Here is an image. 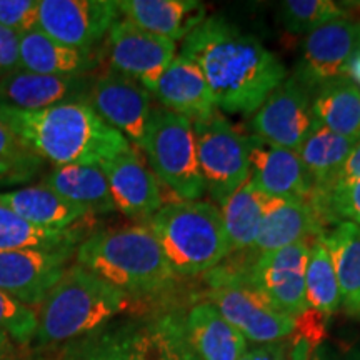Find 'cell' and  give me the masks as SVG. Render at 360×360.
I'll return each mask as SVG.
<instances>
[{
  "instance_id": "obj_1",
  "label": "cell",
  "mask_w": 360,
  "mask_h": 360,
  "mask_svg": "<svg viewBox=\"0 0 360 360\" xmlns=\"http://www.w3.org/2000/svg\"><path fill=\"white\" fill-rule=\"evenodd\" d=\"M180 56L202 70L215 107L231 114H254L287 75L276 53L222 17L197 25L184 39Z\"/></svg>"
},
{
  "instance_id": "obj_2",
  "label": "cell",
  "mask_w": 360,
  "mask_h": 360,
  "mask_svg": "<svg viewBox=\"0 0 360 360\" xmlns=\"http://www.w3.org/2000/svg\"><path fill=\"white\" fill-rule=\"evenodd\" d=\"M0 122L32 154L53 165H102L132 148L87 102L60 103L42 110L0 105Z\"/></svg>"
},
{
  "instance_id": "obj_3",
  "label": "cell",
  "mask_w": 360,
  "mask_h": 360,
  "mask_svg": "<svg viewBox=\"0 0 360 360\" xmlns=\"http://www.w3.org/2000/svg\"><path fill=\"white\" fill-rule=\"evenodd\" d=\"M77 264L132 297H160L177 277L164 250L146 225L96 232L84 238Z\"/></svg>"
},
{
  "instance_id": "obj_4",
  "label": "cell",
  "mask_w": 360,
  "mask_h": 360,
  "mask_svg": "<svg viewBox=\"0 0 360 360\" xmlns=\"http://www.w3.org/2000/svg\"><path fill=\"white\" fill-rule=\"evenodd\" d=\"M130 305V297L89 272L82 265L67 267L40 304L34 347H58L92 334Z\"/></svg>"
},
{
  "instance_id": "obj_5",
  "label": "cell",
  "mask_w": 360,
  "mask_h": 360,
  "mask_svg": "<svg viewBox=\"0 0 360 360\" xmlns=\"http://www.w3.org/2000/svg\"><path fill=\"white\" fill-rule=\"evenodd\" d=\"M148 224L177 278L210 272L232 254L219 207L210 202H169Z\"/></svg>"
},
{
  "instance_id": "obj_6",
  "label": "cell",
  "mask_w": 360,
  "mask_h": 360,
  "mask_svg": "<svg viewBox=\"0 0 360 360\" xmlns=\"http://www.w3.org/2000/svg\"><path fill=\"white\" fill-rule=\"evenodd\" d=\"M249 262L225 264L205 274V300L236 327L245 340L254 344H272L289 339L295 319L278 312L252 282Z\"/></svg>"
},
{
  "instance_id": "obj_7",
  "label": "cell",
  "mask_w": 360,
  "mask_h": 360,
  "mask_svg": "<svg viewBox=\"0 0 360 360\" xmlns=\"http://www.w3.org/2000/svg\"><path fill=\"white\" fill-rule=\"evenodd\" d=\"M152 172L175 199L199 200L205 192L197 160L193 125L184 115L157 105L150 112L141 147Z\"/></svg>"
},
{
  "instance_id": "obj_8",
  "label": "cell",
  "mask_w": 360,
  "mask_h": 360,
  "mask_svg": "<svg viewBox=\"0 0 360 360\" xmlns=\"http://www.w3.org/2000/svg\"><path fill=\"white\" fill-rule=\"evenodd\" d=\"M109 360H197L188 347L184 315L160 310L101 328Z\"/></svg>"
},
{
  "instance_id": "obj_9",
  "label": "cell",
  "mask_w": 360,
  "mask_h": 360,
  "mask_svg": "<svg viewBox=\"0 0 360 360\" xmlns=\"http://www.w3.org/2000/svg\"><path fill=\"white\" fill-rule=\"evenodd\" d=\"M197 160L205 191L220 205L249 180L250 162L247 137L237 132L219 112L192 122Z\"/></svg>"
},
{
  "instance_id": "obj_10",
  "label": "cell",
  "mask_w": 360,
  "mask_h": 360,
  "mask_svg": "<svg viewBox=\"0 0 360 360\" xmlns=\"http://www.w3.org/2000/svg\"><path fill=\"white\" fill-rule=\"evenodd\" d=\"M112 0H39L37 27L57 42L92 51L119 20Z\"/></svg>"
},
{
  "instance_id": "obj_11",
  "label": "cell",
  "mask_w": 360,
  "mask_h": 360,
  "mask_svg": "<svg viewBox=\"0 0 360 360\" xmlns=\"http://www.w3.org/2000/svg\"><path fill=\"white\" fill-rule=\"evenodd\" d=\"M360 51V20L344 17L307 34L294 77L310 92L345 77L350 58Z\"/></svg>"
},
{
  "instance_id": "obj_12",
  "label": "cell",
  "mask_w": 360,
  "mask_h": 360,
  "mask_svg": "<svg viewBox=\"0 0 360 360\" xmlns=\"http://www.w3.org/2000/svg\"><path fill=\"white\" fill-rule=\"evenodd\" d=\"M87 103L129 143L142 147L154 105L152 94L141 82L115 70L103 72L90 85Z\"/></svg>"
},
{
  "instance_id": "obj_13",
  "label": "cell",
  "mask_w": 360,
  "mask_h": 360,
  "mask_svg": "<svg viewBox=\"0 0 360 360\" xmlns=\"http://www.w3.org/2000/svg\"><path fill=\"white\" fill-rule=\"evenodd\" d=\"M312 98L310 90L295 77L277 85L250 120L252 135L297 152L312 127Z\"/></svg>"
},
{
  "instance_id": "obj_14",
  "label": "cell",
  "mask_w": 360,
  "mask_h": 360,
  "mask_svg": "<svg viewBox=\"0 0 360 360\" xmlns=\"http://www.w3.org/2000/svg\"><path fill=\"white\" fill-rule=\"evenodd\" d=\"M312 240L315 238L297 242L257 257L250 255L252 282L278 312L294 319L309 309L305 299V265Z\"/></svg>"
},
{
  "instance_id": "obj_15",
  "label": "cell",
  "mask_w": 360,
  "mask_h": 360,
  "mask_svg": "<svg viewBox=\"0 0 360 360\" xmlns=\"http://www.w3.org/2000/svg\"><path fill=\"white\" fill-rule=\"evenodd\" d=\"M110 70L137 80L152 92L157 80L175 58V42L150 34L129 20H117L107 34Z\"/></svg>"
},
{
  "instance_id": "obj_16",
  "label": "cell",
  "mask_w": 360,
  "mask_h": 360,
  "mask_svg": "<svg viewBox=\"0 0 360 360\" xmlns=\"http://www.w3.org/2000/svg\"><path fill=\"white\" fill-rule=\"evenodd\" d=\"M72 249L0 250V290L27 307L40 305L67 270Z\"/></svg>"
},
{
  "instance_id": "obj_17",
  "label": "cell",
  "mask_w": 360,
  "mask_h": 360,
  "mask_svg": "<svg viewBox=\"0 0 360 360\" xmlns=\"http://www.w3.org/2000/svg\"><path fill=\"white\" fill-rule=\"evenodd\" d=\"M115 210L129 219L150 220L164 205L159 180L135 148L103 162Z\"/></svg>"
},
{
  "instance_id": "obj_18",
  "label": "cell",
  "mask_w": 360,
  "mask_h": 360,
  "mask_svg": "<svg viewBox=\"0 0 360 360\" xmlns=\"http://www.w3.org/2000/svg\"><path fill=\"white\" fill-rule=\"evenodd\" d=\"M249 182L267 197L310 199L312 184L297 152L282 148L249 135Z\"/></svg>"
},
{
  "instance_id": "obj_19",
  "label": "cell",
  "mask_w": 360,
  "mask_h": 360,
  "mask_svg": "<svg viewBox=\"0 0 360 360\" xmlns=\"http://www.w3.org/2000/svg\"><path fill=\"white\" fill-rule=\"evenodd\" d=\"M326 231L327 225L310 199L269 197L259 236L249 255L257 257L297 242L317 238Z\"/></svg>"
},
{
  "instance_id": "obj_20",
  "label": "cell",
  "mask_w": 360,
  "mask_h": 360,
  "mask_svg": "<svg viewBox=\"0 0 360 360\" xmlns=\"http://www.w3.org/2000/svg\"><path fill=\"white\" fill-rule=\"evenodd\" d=\"M90 85L84 77H58L17 69L0 79V105L42 110L69 102H87Z\"/></svg>"
},
{
  "instance_id": "obj_21",
  "label": "cell",
  "mask_w": 360,
  "mask_h": 360,
  "mask_svg": "<svg viewBox=\"0 0 360 360\" xmlns=\"http://www.w3.org/2000/svg\"><path fill=\"white\" fill-rule=\"evenodd\" d=\"M164 109L184 115L191 122L204 120L215 112L214 94L191 58L175 56L152 89Z\"/></svg>"
},
{
  "instance_id": "obj_22",
  "label": "cell",
  "mask_w": 360,
  "mask_h": 360,
  "mask_svg": "<svg viewBox=\"0 0 360 360\" xmlns=\"http://www.w3.org/2000/svg\"><path fill=\"white\" fill-rule=\"evenodd\" d=\"M184 330L197 360H240L249 347L245 337L207 300L193 304L187 310Z\"/></svg>"
},
{
  "instance_id": "obj_23",
  "label": "cell",
  "mask_w": 360,
  "mask_h": 360,
  "mask_svg": "<svg viewBox=\"0 0 360 360\" xmlns=\"http://www.w3.org/2000/svg\"><path fill=\"white\" fill-rule=\"evenodd\" d=\"M125 20L172 42L186 39L205 20L207 8L199 0H119Z\"/></svg>"
},
{
  "instance_id": "obj_24",
  "label": "cell",
  "mask_w": 360,
  "mask_h": 360,
  "mask_svg": "<svg viewBox=\"0 0 360 360\" xmlns=\"http://www.w3.org/2000/svg\"><path fill=\"white\" fill-rule=\"evenodd\" d=\"M98 64L94 51H79L64 45L39 27L20 35V69L58 77H82Z\"/></svg>"
},
{
  "instance_id": "obj_25",
  "label": "cell",
  "mask_w": 360,
  "mask_h": 360,
  "mask_svg": "<svg viewBox=\"0 0 360 360\" xmlns=\"http://www.w3.org/2000/svg\"><path fill=\"white\" fill-rule=\"evenodd\" d=\"M0 205L20 215L27 222L44 229H70L92 215L87 209L65 200L51 188L30 186L0 192Z\"/></svg>"
},
{
  "instance_id": "obj_26",
  "label": "cell",
  "mask_w": 360,
  "mask_h": 360,
  "mask_svg": "<svg viewBox=\"0 0 360 360\" xmlns=\"http://www.w3.org/2000/svg\"><path fill=\"white\" fill-rule=\"evenodd\" d=\"M40 186L84 207L92 215L115 212L109 182L101 165H56L44 175Z\"/></svg>"
},
{
  "instance_id": "obj_27",
  "label": "cell",
  "mask_w": 360,
  "mask_h": 360,
  "mask_svg": "<svg viewBox=\"0 0 360 360\" xmlns=\"http://www.w3.org/2000/svg\"><path fill=\"white\" fill-rule=\"evenodd\" d=\"M339 282L340 307L350 317L360 319V227L339 222L322 233Z\"/></svg>"
},
{
  "instance_id": "obj_28",
  "label": "cell",
  "mask_w": 360,
  "mask_h": 360,
  "mask_svg": "<svg viewBox=\"0 0 360 360\" xmlns=\"http://www.w3.org/2000/svg\"><path fill=\"white\" fill-rule=\"evenodd\" d=\"M312 115L332 132L360 141V89L347 77L321 85L312 98Z\"/></svg>"
},
{
  "instance_id": "obj_29",
  "label": "cell",
  "mask_w": 360,
  "mask_h": 360,
  "mask_svg": "<svg viewBox=\"0 0 360 360\" xmlns=\"http://www.w3.org/2000/svg\"><path fill=\"white\" fill-rule=\"evenodd\" d=\"M357 142L342 137L314 120L307 137L297 150L305 174L312 184V193L327 186Z\"/></svg>"
},
{
  "instance_id": "obj_30",
  "label": "cell",
  "mask_w": 360,
  "mask_h": 360,
  "mask_svg": "<svg viewBox=\"0 0 360 360\" xmlns=\"http://www.w3.org/2000/svg\"><path fill=\"white\" fill-rule=\"evenodd\" d=\"M269 197L247 182L220 204V215L232 252L245 254L254 249Z\"/></svg>"
},
{
  "instance_id": "obj_31",
  "label": "cell",
  "mask_w": 360,
  "mask_h": 360,
  "mask_svg": "<svg viewBox=\"0 0 360 360\" xmlns=\"http://www.w3.org/2000/svg\"><path fill=\"white\" fill-rule=\"evenodd\" d=\"M82 231L70 229H44L27 222L13 210L0 205V250H74L80 244Z\"/></svg>"
},
{
  "instance_id": "obj_32",
  "label": "cell",
  "mask_w": 360,
  "mask_h": 360,
  "mask_svg": "<svg viewBox=\"0 0 360 360\" xmlns=\"http://www.w3.org/2000/svg\"><path fill=\"white\" fill-rule=\"evenodd\" d=\"M305 299L309 309L330 317L340 309V289L322 236L312 240L305 265Z\"/></svg>"
},
{
  "instance_id": "obj_33",
  "label": "cell",
  "mask_w": 360,
  "mask_h": 360,
  "mask_svg": "<svg viewBox=\"0 0 360 360\" xmlns=\"http://www.w3.org/2000/svg\"><path fill=\"white\" fill-rule=\"evenodd\" d=\"M344 17H349L347 11L332 0H285L278 6V20L294 34H309Z\"/></svg>"
},
{
  "instance_id": "obj_34",
  "label": "cell",
  "mask_w": 360,
  "mask_h": 360,
  "mask_svg": "<svg viewBox=\"0 0 360 360\" xmlns=\"http://www.w3.org/2000/svg\"><path fill=\"white\" fill-rule=\"evenodd\" d=\"M310 200L327 227L339 222H350L360 227V179L326 193L310 195Z\"/></svg>"
},
{
  "instance_id": "obj_35",
  "label": "cell",
  "mask_w": 360,
  "mask_h": 360,
  "mask_svg": "<svg viewBox=\"0 0 360 360\" xmlns=\"http://www.w3.org/2000/svg\"><path fill=\"white\" fill-rule=\"evenodd\" d=\"M37 330V312L0 290V332L13 344H32Z\"/></svg>"
},
{
  "instance_id": "obj_36",
  "label": "cell",
  "mask_w": 360,
  "mask_h": 360,
  "mask_svg": "<svg viewBox=\"0 0 360 360\" xmlns=\"http://www.w3.org/2000/svg\"><path fill=\"white\" fill-rule=\"evenodd\" d=\"M39 0H0V25L15 34H25L37 27Z\"/></svg>"
},
{
  "instance_id": "obj_37",
  "label": "cell",
  "mask_w": 360,
  "mask_h": 360,
  "mask_svg": "<svg viewBox=\"0 0 360 360\" xmlns=\"http://www.w3.org/2000/svg\"><path fill=\"white\" fill-rule=\"evenodd\" d=\"M0 162L32 169H40L44 164L4 122H0Z\"/></svg>"
},
{
  "instance_id": "obj_38",
  "label": "cell",
  "mask_w": 360,
  "mask_h": 360,
  "mask_svg": "<svg viewBox=\"0 0 360 360\" xmlns=\"http://www.w3.org/2000/svg\"><path fill=\"white\" fill-rule=\"evenodd\" d=\"M47 360H109L101 328L82 339L62 345L56 357Z\"/></svg>"
},
{
  "instance_id": "obj_39",
  "label": "cell",
  "mask_w": 360,
  "mask_h": 360,
  "mask_svg": "<svg viewBox=\"0 0 360 360\" xmlns=\"http://www.w3.org/2000/svg\"><path fill=\"white\" fill-rule=\"evenodd\" d=\"M20 69V35L0 25V79Z\"/></svg>"
},
{
  "instance_id": "obj_40",
  "label": "cell",
  "mask_w": 360,
  "mask_h": 360,
  "mask_svg": "<svg viewBox=\"0 0 360 360\" xmlns=\"http://www.w3.org/2000/svg\"><path fill=\"white\" fill-rule=\"evenodd\" d=\"M359 179H360V141L352 147V150H350L347 159L344 160V164H342L339 170L334 174V177L328 180L327 186L323 187L322 191L314 192L312 195H315V193H326L328 191H332V188L347 186V184H352Z\"/></svg>"
},
{
  "instance_id": "obj_41",
  "label": "cell",
  "mask_w": 360,
  "mask_h": 360,
  "mask_svg": "<svg viewBox=\"0 0 360 360\" xmlns=\"http://www.w3.org/2000/svg\"><path fill=\"white\" fill-rule=\"evenodd\" d=\"M240 360H290L289 342L285 339L272 344H254L247 347Z\"/></svg>"
},
{
  "instance_id": "obj_42",
  "label": "cell",
  "mask_w": 360,
  "mask_h": 360,
  "mask_svg": "<svg viewBox=\"0 0 360 360\" xmlns=\"http://www.w3.org/2000/svg\"><path fill=\"white\" fill-rule=\"evenodd\" d=\"M40 169L32 167H22V165L7 164V162H0V188L20 186V184L29 182L39 174Z\"/></svg>"
},
{
  "instance_id": "obj_43",
  "label": "cell",
  "mask_w": 360,
  "mask_h": 360,
  "mask_svg": "<svg viewBox=\"0 0 360 360\" xmlns=\"http://www.w3.org/2000/svg\"><path fill=\"white\" fill-rule=\"evenodd\" d=\"M0 360H17L15 345L2 332H0Z\"/></svg>"
},
{
  "instance_id": "obj_44",
  "label": "cell",
  "mask_w": 360,
  "mask_h": 360,
  "mask_svg": "<svg viewBox=\"0 0 360 360\" xmlns=\"http://www.w3.org/2000/svg\"><path fill=\"white\" fill-rule=\"evenodd\" d=\"M345 77L352 80V82L360 89V51L355 53L352 58H350L349 67H347V74H345Z\"/></svg>"
},
{
  "instance_id": "obj_45",
  "label": "cell",
  "mask_w": 360,
  "mask_h": 360,
  "mask_svg": "<svg viewBox=\"0 0 360 360\" xmlns=\"http://www.w3.org/2000/svg\"><path fill=\"white\" fill-rule=\"evenodd\" d=\"M342 360H360V350H352V352H349Z\"/></svg>"
},
{
  "instance_id": "obj_46",
  "label": "cell",
  "mask_w": 360,
  "mask_h": 360,
  "mask_svg": "<svg viewBox=\"0 0 360 360\" xmlns=\"http://www.w3.org/2000/svg\"><path fill=\"white\" fill-rule=\"evenodd\" d=\"M310 360H327V359H326V355H323V350L319 349L317 352H315L312 357H310Z\"/></svg>"
}]
</instances>
